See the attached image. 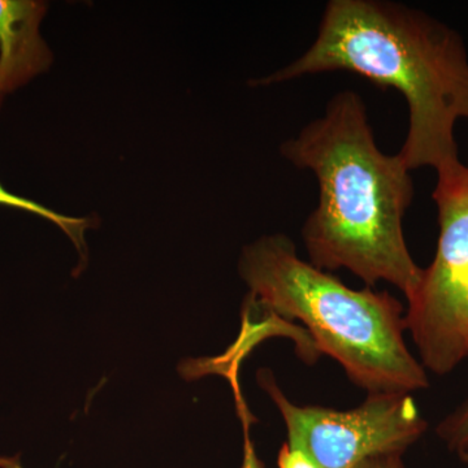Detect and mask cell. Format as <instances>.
Returning a JSON list of instances; mask_svg holds the SVG:
<instances>
[{
  "instance_id": "1",
  "label": "cell",
  "mask_w": 468,
  "mask_h": 468,
  "mask_svg": "<svg viewBox=\"0 0 468 468\" xmlns=\"http://www.w3.org/2000/svg\"><path fill=\"white\" fill-rule=\"evenodd\" d=\"M280 153L318 178V206L302 228L310 263L346 268L369 288L389 282L409 301L423 276L402 228L414 184L399 154L378 149L360 95L335 94L324 115L285 141Z\"/></svg>"
},
{
  "instance_id": "2",
  "label": "cell",
  "mask_w": 468,
  "mask_h": 468,
  "mask_svg": "<svg viewBox=\"0 0 468 468\" xmlns=\"http://www.w3.org/2000/svg\"><path fill=\"white\" fill-rule=\"evenodd\" d=\"M335 70L401 92L410 122L399 155L410 171L461 163L454 129L468 120V54L452 27L389 0H331L309 50L255 85Z\"/></svg>"
},
{
  "instance_id": "3",
  "label": "cell",
  "mask_w": 468,
  "mask_h": 468,
  "mask_svg": "<svg viewBox=\"0 0 468 468\" xmlns=\"http://www.w3.org/2000/svg\"><path fill=\"white\" fill-rule=\"evenodd\" d=\"M239 273L264 310L300 320L316 349L337 360L367 394H411L430 387L426 368L405 343L401 302L389 292L349 288L302 260L285 234L246 246Z\"/></svg>"
},
{
  "instance_id": "4",
  "label": "cell",
  "mask_w": 468,
  "mask_h": 468,
  "mask_svg": "<svg viewBox=\"0 0 468 468\" xmlns=\"http://www.w3.org/2000/svg\"><path fill=\"white\" fill-rule=\"evenodd\" d=\"M433 199L440 236L435 258L423 268L410 298L406 326L420 363L432 374H451L468 358V167L437 171Z\"/></svg>"
},
{
  "instance_id": "5",
  "label": "cell",
  "mask_w": 468,
  "mask_h": 468,
  "mask_svg": "<svg viewBox=\"0 0 468 468\" xmlns=\"http://www.w3.org/2000/svg\"><path fill=\"white\" fill-rule=\"evenodd\" d=\"M258 380L284 419L289 448L318 468H356L378 455H403L428 428L411 394H367L358 408L338 411L295 405L266 369Z\"/></svg>"
},
{
  "instance_id": "6",
  "label": "cell",
  "mask_w": 468,
  "mask_h": 468,
  "mask_svg": "<svg viewBox=\"0 0 468 468\" xmlns=\"http://www.w3.org/2000/svg\"><path fill=\"white\" fill-rule=\"evenodd\" d=\"M46 9L34 0H0V100L51 66L39 32Z\"/></svg>"
},
{
  "instance_id": "7",
  "label": "cell",
  "mask_w": 468,
  "mask_h": 468,
  "mask_svg": "<svg viewBox=\"0 0 468 468\" xmlns=\"http://www.w3.org/2000/svg\"><path fill=\"white\" fill-rule=\"evenodd\" d=\"M0 206L24 209V211L32 212L37 217L52 221L55 226L60 228L72 239L80 254L85 251L84 232L86 228L90 227V221L86 220V218H69L66 215L58 214V212L51 211L50 208L45 207L39 203L8 192L5 187H3L2 184H0Z\"/></svg>"
},
{
  "instance_id": "8",
  "label": "cell",
  "mask_w": 468,
  "mask_h": 468,
  "mask_svg": "<svg viewBox=\"0 0 468 468\" xmlns=\"http://www.w3.org/2000/svg\"><path fill=\"white\" fill-rule=\"evenodd\" d=\"M436 433L458 457L468 454V399L440 421Z\"/></svg>"
},
{
  "instance_id": "9",
  "label": "cell",
  "mask_w": 468,
  "mask_h": 468,
  "mask_svg": "<svg viewBox=\"0 0 468 468\" xmlns=\"http://www.w3.org/2000/svg\"><path fill=\"white\" fill-rule=\"evenodd\" d=\"M277 464H279V468H318L302 452L289 448L288 443H285L280 451Z\"/></svg>"
},
{
  "instance_id": "10",
  "label": "cell",
  "mask_w": 468,
  "mask_h": 468,
  "mask_svg": "<svg viewBox=\"0 0 468 468\" xmlns=\"http://www.w3.org/2000/svg\"><path fill=\"white\" fill-rule=\"evenodd\" d=\"M243 431H245V443H243V461L241 468H264L263 462L258 458L249 435V412H241Z\"/></svg>"
},
{
  "instance_id": "11",
  "label": "cell",
  "mask_w": 468,
  "mask_h": 468,
  "mask_svg": "<svg viewBox=\"0 0 468 468\" xmlns=\"http://www.w3.org/2000/svg\"><path fill=\"white\" fill-rule=\"evenodd\" d=\"M356 468H406L401 454H384L369 458Z\"/></svg>"
},
{
  "instance_id": "12",
  "label": "cell",
  "mask_w": 468,
  "mask_h": 468,
  "mask_svg": "<svg viewBox=\"0 0 468 468\" xmlns=\"http://www.w3.org/2000/svg\"><path fill=\"white\" fill-rule=\"evenodd\" d=\"M0 468H24L21 466L18 457H0Z\"/></svg>"
},
{
  "instance_id": "13",
  "label": "cell",
  "mask_w": 468,
  "mask_h": 468,
  "mask_svg": "<svg viewBox=\"0 0 468 468\" xmlns=\"http://www.w3.org/2000/svg\"><path fill=\"white\" fill-rule=\"evenodd\" d=\"M461 460L464 462V463L468 464V454L463 455V457H461Z\"/></svg>"
},
{
  "instance_id": "14",
  "label": "cell",
  "mask_w": 468,
  "mask_h": 468,
  "mask_svg": "<svg viewBox=\"0 0 468 468\" xmlns=\"http://www.w3.org/2000/svg\"><path fill=\"white\" fill-rule=\"evenodd\" d=\"M467 167H468V165H467Z\"/></svg>"
}]
</instances>
